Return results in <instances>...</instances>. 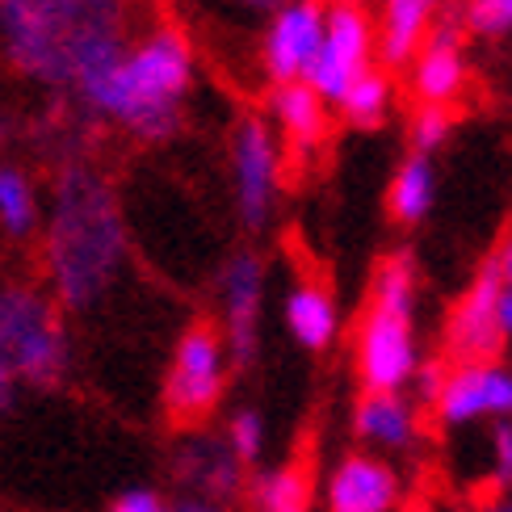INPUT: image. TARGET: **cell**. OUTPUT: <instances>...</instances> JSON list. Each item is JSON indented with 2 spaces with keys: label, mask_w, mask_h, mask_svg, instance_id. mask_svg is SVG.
I'll use <instances>...</instances> for the list:
<instances>
[{
  "label": "cell",
  "mask_w": 512,
  "mask_h": 512,
  "mask_svg": "<svg viewBox=\"0 0 512 512\" xmlns=\"http://www.w3.org/2000/svg\"><path fill=\"white\" fill-rule=\"evenodd\" d=\"M475 512H512V487L508 492H492V500H483Z\"/></svg>",
  "instance_id": "obj_31"
},
{
  "label": "cell",
  "mask_w": 512,
  "mask_h": 512,
  "mask_svg": "<svg viewBox=\"0 0 512 512\" xmlns=\"http://www.w3.org/2000/svg\"><path fill=\"white\" fill-rule=\"evenodd\" d=\"M500 290H504V277L492 261H483L479 273L471 277V286L458 294V303L445 315V332H441V345H445V366L454 361H500L504 349V336H500Z\"/></svg>",
  "instance_id": "obj_12"
},
{
  "label": "cell",
  "mask_w": 512,
  "mask_h": 512,
  "mask_svg": "<svg viewBox=\"0 0 512 512\" xmlns=\"http://www.w3.org/2000/svg\"><path fill=\"white\" fill-rule=\"evenodd\" d=\"M105 512H240V504H210V500H185V496H164L160 487H122Z\"/></svg>",
  "instance_id": "obj_25"
},
{
  "label": "cell",
  "mask_w": 512,
  "mask_h": 512,
  "mask_svg": "<svg viewBox=\"0 0 512 512\" xmlns=\"http://www.w3.org/2000/svg\"><path fill=\"white\" fill-rule=\"evenodd\" d=\"M466 30L500 38L512 30V0H466Z\"/></svg>",
  "instance_id": "obj_27"
},
{
  "label": "cell",
  "mask_w": 512,
  "mask_h": 512,
  "mask_svg": "<svg viewBox=\"0 0 512 512\" xmlns=\"http://www.w3.org/2000/svg\"><path fill=\"white\" fill-rule=\"evenodd\" d=\"M76 370L72 319L30 277H0V416L59 391Z\"/></svg>",
  "instance_id": "obj_4"
},
{
  "label": "cell",
  "mask_w": 512,
  "mask_h": 512,
  "mask_svg": "<svg viewBox=\"0 0 512 512\" xmlns=\"http://www.w3.org/2000/svg\"><path fill=\"white\" fill-rule=\"evenodd\" d=\"M429 412L441 429H475V424L512 420V366L504 361H454L441 374Z\"/></svg>",
  "instance_id": "obj_9"
},
{
  "label": "cell",
  "mask_w": 512,
  "mask_h": 512,
  "mask_svg": "<svg viewBox=\"0 0 512 512\" xmlns=\"http://www.w3.org/2000/svg\"><path fill=\"white\" fill-rule=\"evenodd\" d=\"M13 139H17V122H13L9 110H0V152H5V147H13Z\"/></svg>",
  "instance_id": "obj_32"
},
{
  "label": "cell",
  "mask_w": 512,
  "mask_h": 512,
  "mask_svg": "<svg viewBox=\"0 0 512 512\" xmlns=\"http://www.w3.org/2000/svg\"><path fill=\"white\" fill-rule=\"evenodd\" d=\"M223 441H227V450L240 458V466H248V471H261L265 450H269L265 412L261 408H236L227 416V424H223Z\"/></svg>",
  "instance_id": "obj_24"
},
{
  "label": "cell",
  "mask_w": 512,
  "mask_h": 512,
  "mask_svg": "<svg viewBox=\"0 0 512 512\" xmlns=\"http://www.w3.org/2000/svg\"><path fill=\"white\" fill-rule=\"evenodd\" d=\"M42 206H47V194L30 168H21L17 160H0V236L9 244H34Z\"/></svg>",
  "instance_id": "obj_20"
},
{
  "label": "cell",
  "mask_w": 512,
  "mask_h": 512,
  "mask_svg": "<svg viewBox=\"0 0 512 512\" xmlns=\"http://www.w3.org/2000/svg\"><path fill=\"white\" fill-rule=\"evenodd\" d=\"M412 68V93L420 97V105H450L466 93V80H471V68H466V47L462 34L450 21H437L433 34L424 38V47L416 51Z\"/></svg>",
  "instance_id": "obj_16"
},
{
  "label": "cell",
  "mask_w": 512,
  "mask_h": 512,
  "mask_svg": "<svg viewBox=\"0 0 512 512\" xmlns=\"http://www.w3.org/2000/svg\"><path fill=\"white\" fill-rule=\"evenodd\" d=\"M282 168L286 147L269 126V118H240L236 135H231V194H236L240 223L248 231H261L273 219L277 194H282Z\"/></svg>",
  "instance_id": "obj_7"
},
{
  "label": "cell",
  "mask_w": 512,
  "mask_h": 512,
  "mask_svg": "<svg viewBox=\"0 0 512 512\" xmlns=\"http://www.w3.org/2000/svg\"><path fill=\"white\" fill-rule=\"evenodd\" d=\"M282 319L290 340L307 353H328L340 340V303L319 277H298L286 290Z\"/></svg>",
  "instance_id": "obj_18"
},
{
  "label": "cell",
  "mask_w": 512,
  "mask_h": 512,
  "mask_svg": "<svg viewBox=\"0 0 512 512\" xmlns=\"http://www.w3.org/2000/svg\"><path fill=\"white\" fill-rule=\"evenodd\" d=\"M131 42V0H0V63L34 89L76 97Z\"/></svg>",
  "instance_id": "obj_2"
},
{
  "label": "cell",
  "mask_w": 512,
  "mask_h": 512,
  "mask_svg": "<svg viewBox=\"0 0 512 512\" xmlns=\"http://www.w3.org/2000/svg\"><path fill=\"white\" fill-rule=\"evenodd\" d=\"M38 269V286L68 319L101 311L131 269V227L118 189L93 160L55 168L38 227Z\"/></svg>",
  "instance_id": "obj_1"
},
{
  "label": "cell",
  "mask_w": 512,
  "mask_h": 512,
  "mask_svg": "<svg viewBox=\"0 0 512 512\" xmlns=\"http://www.w3.org/2000/svg\"><path fill=\"white\" fill-rule=\"evenodd\" d=\"M487 483L496 492L512 487V420L492 424V437H487Z\"/></svg>",
  "instance_id": "obj_28"
},
{
  "label": "cell",
  "mask_w": 512,
  "mask_h": 512,
  "mask_svg": "<svg viewBox=\"0 0 512 512\" xmlns=\"http://www.w3.org/2000/svg\"><path fill=\"white\" fill-rule=\"evenodd\" d=\"M391 101H395V84L387 68H370L361 72L345 93H340L336 110L345 114L353 126H378L382 118L391 114Z\"/></svg>",
  "instance_id": "obj_23"
},
{
  "label": "cell",
  "mask_w": 512,
  "mask_h": 512,
  "mask_svg": "<svg viewBox=\"0 0 512 512\" xmlns=\"http://www.w3.org/2000/svg\"><path fill=\"white\" fill-rule=\"evenodd\" d=\"M374 68V17L353 0H332L324 13V38H319L315 63L303 84L324 97L328 105L340 101L349 84Z\"/></svg>",
  "instance_id": "obj_10"
},
{
  "label": "cell",
  "mask_w": 512,
  "mask_h": 512,
  "mask_svg": "<svg viewBox=\"0 0 512 512\" xmlns=\"http://www.w3.org/2000/svg\"><path fill=\"white\" fill-rule=\"evenodd\" d=\"M424 433L420 403L408 391H361L353 408V437L366 454L399 458L412 454Z\"/></svg>",
  "instance_id": "obj_15"
},
{
  "label": "cell",
  "mask_w": 512,
  "mask_h": 512,
  "mask_svg": "<svg viewBox=\"0 0 512 512\" xmlns=\"http://www.w3.org/2000/svg\"><path fill=\"white\" fill-rule=\"evenodd\" d=\"M244 500L252 512H311L315 487L303 466L286 462V466H269V471H252Z\"/></svg>",
  "instance_id": "obj_21"
},
{
  "label": "cell",
  "mask_w": 512,
  "mask_h": 512,
  "mask_svg": "<svg viewBox=\"0 0 512 512\" xmlns=\"http://www.w3.org/2000/svg\"><path fill=\"white\" fill-rule=\"evenodd\" d=\"M487 261H492L496 269H500V277H504V286H512V231L508 236L492 248V256H487Z\"/></svg>",
  "instance_id": "obj_29"
},
{
  "label": "cell",
  "mask_w": 512,
  "mask_h": 512,
  "mask_svg": "<svg viewBox=\"0 0 512 512\" xmlns=\"http://www.w3.org/2000/svg\"><path fill=\"white\" fill-rule=\"evenodd\" d=\"M194 47L181 26L143 30L126 51L72 97V105L105 126H118L139 143H164L181 131L185 101L194 93ZM68 101V97H63Z\"/></svg>",
  "instance_id": "obj_3"
},
{
  "label": "cell",
  "mask_w": 512,
  "mask_h": 512,
  "mask_svg": "<svg viewBox=\"0 0 512 512\" xmlns=\"http://www.w3.org/2000/svg\"><path fill=\"white\" fill-rule=\"evenodd\" d=\"M219 319L215 328L227 345L236 370H248L261 353V319H265V261L252 248L231 252L215 277Z\"/></svg>",
  "instance_id": "obj_8"
},
{
  "label": "cell",
  "mask_w": 512,
  "mask_h": 512,
  "mask_svg": "<svg viewBox=\"0 0 512 512\" xmlns=\"http://www.w3.org/2000/svg\"><path fill=\"white\" fill-rule=\"evenodd\" d=\"M168 479H173L177 496H185V500L240 504L252 471L240 466V458L227 450L223 433L189 429L177 437L173 454H168Z\"/></svg>",
  "instance_id": "obj_11"
},
{
  "label": "cell",
  "mask_w": 512,
  "mask_h": 512,
  "mask_svg": "<svg viewBox=\"0 0 512 512\" xmlns=\"http://www.w3.org/2000/svg\"><path fill=\"white\" fill-rule=\"evenodd\" d=\"M324 13V0H286L282 9H273L261 38V63L273 84L307 80L319 38H324Z\"/></svg>",
  "instance_id": "obj_13"
},
{
  "label": "cell",
  "mask_w": 512,
  "mask_h": 512,
  "mask_svg": "<svg viewBox=\"0 0 512 512\" xmlns=\"http://www.w3.org/2000/svg\"><path fill=\"white\" fill-rule=\"evenodd\" d=\"M496 319H500V336H504V345H508V340H512V286H504V290H500Z\"/></svg>",
  "instance_id": "obj_30"
},
{
  "label": "cell",
  "mask_w": 512,
  "mask_h": 512,
  "mask_svg": "<svg viewBox=\"0 0 512 512\" xmlns=\"http://www.w3.org/2000/svg\"><path fill=\"white\" fill-rule=\"evenodd\" d=\"M420 273L408 248L387 252L370 277L366 311L353 336V370L361 391H408L416 370L424 366L416 336Z\"/></svg>",
  "instance_id": "obj_5"
},
{
  "label": "cell",
  "mask_w": 512,
  "mask_h": 512,
  "mask_svg": "<svg viewBox=\"0 0 512 512\" xmlns=\"http://www.w3.org/2000/svg\"><path fill=\"white\" fill-rule=\"evenodd\" d=\"M240 5H248V9H282L286 0H240Z\"/></svg>",
  "instance_id": "obj_33"
},
{
  "label": "cell",
  "mask_w": 512,
  "mask_h": 512,
  "mask_svg": "<svg viewBox=\"0 0 512 512\" xmlns=\"http://www.w3.org/2000/svg\"><path fill=\"white\" fill-rule=\"evenodd\" d=\"M319 496H324L328 512H399L403 475L391 458L353 450L332 462Z\"/></svg>",
  "instance_id": "obj_14"
},
{
  "label": "cell",
  "mask_w": 512,
  "mask_h": 512,
  "mask_svg": "<svg viewBox=\"0 0 512 512\" xmlns=\"http://www.w3.org/2000/svg\"><path fill=\"white\" fill-rule=\"evenodd\" d=\"M408 131H412V152H416V156H433L437 147L450 139L454 114L445 110V105H416Z\"/></svg>",
  "instance_id": "obj_26"
},
{
  "label": "cell",
  "mask_w": 512,
  "mask_h": 512,
  "mask_svg": "<svg viewBox=\"0 0 512 512\" xmlns=\"http://www.w3.org/2000/svg\"><path fill=\"white\" fill-rule=\"evenodd\" d=\"M231 357L215 328V319H194L185 324L168 349V366L160 378V408L168 424L181 433L206 429V420L223 408L231 387Z\"/></svg>",
  "instance_id": "obj_6"
},
{
  "label": "cell",
  "mask_w": 512,
  "mask_h": 512,
  "mask_svg": "<svg viewBox=\"0 0 512 512\" xmlns=\"http://www.w3.org/2000/svg\"><path fill=\"white\" fill-rule=\"evenodd\" d=\"M328 122H332V105L319 97L311 84H273L269 93V126L290 152H315L328 139Z\"/></svg>",
  "instance_id": "obj_17"
},
{
  "label": "cell",
  "mask_w": 512,
  "mask_h": 512,
  "mask_svg": "<svg viewBox=\"0 0 512 512\" xmlns=\"http://www.w3.org/2000/svg\"><path fill=\"white\" fill-rule=\"evenodd\" d=\"M437 13L441 0H382L374 21V55H382L387 68H408L424 38L433 34Z\"/></svg>",
  "instance_id": "obj_19"
},
{
  "label": "cell",
  "mask_w": 512,
  "mask_h": 512,
  "mask_svg": "<svg viewBox=\"0 0 512 512\" xmlns=\"http://www.w3.org/2000/svg\"><path fill=\"white\" fill-rule=\"evenodd\" d=\"M437 202V173H433V160L429 156H408L395 177H391V189H387V210L391 219L403 223V227H416L429 219V210Z\"/></svg>",
  "instance_id": "obj_22"
}]
</instances>
